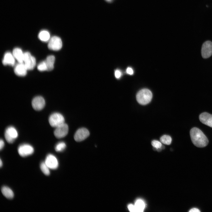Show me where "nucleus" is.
<instances>
[{
	"label": "nucleus",
	"instance_id": "1",
	"mask_svg": "<svg viewBox=\"0 0 212 212\" xmlns=\"http://www.w3.org/2000/svg\"><path fill=\"white\" fill-rule=\"evenodd\" d=\"M190 135L193 143L197 147L203 148L206 146L208 143L207 137L198 128H192L190 131Z\"/></svg>",
	"mask_w": 212,
	"mask_h": 212
},
{
	"label": "nucleus",
	"instance_id": "2",
	"mask_svg": "<svg viewBox=\"0 0 212 212\" xmlns=\"http://www.w3.org/2000/svg\"><path fill=\"white\" fill-rule=\"evenodd\" d=\"M153 95L151 91L147 89L140 90L136 95L138 102L142 105H145L149 103L151 100Z\"/></svg>",
	"mask_w": 212,
	"mask_h": 212
},
{
	"label": "nucleus",
	"instance_id": "3",
	"mask_svg": "<svg viewBox=\"0 0 212 212\" xmlns=\"http://www.w3.org/2000/svg\"><path fill=\"white\" fill-rule=\"evenodd\" d=\"M64 118L60 113L54 112L52 114L49 118V122L50 125L56 127L64 123Z\"/></svg>",
	"mask_w": 212,
	"mask_h": 212
},
{
	"label": "nucleus",
	"instance_id": "4",
	"mask_svg": "<svg viewBox=\"0 0 212 212\" xmlns=\"http://www.w3.org/2000/svg\"><path fill=\"white\" fill-rule=\"evenodd\" d=\"M4 136L6 141L9 143H12L18 137V133L14 127L10 126L6 129Z\"/></svg>",
	"mask_w": 212,
	"mask_h": 212
},
{
	"label": "nucleus",
	"instance_id": "5",
	"mask_svg": "<svg viewBox=\"0 0 212 212\" xmlns=\"http://www.w3.org/2000/svg\"><path fill=\"white\" fill-rule=\"evenodd\" d=\"M23 62L27 70L33 69L36 64L35 58L28 52L24 53Z\"/></svg>",
	"mask_w": 212,
	"mask_h": 212
},
{
	"label": "nucleus",
	"instance_id": "6",
	"mask_svg": "<svg viewBox=\"0 0 212 212\" xmlns=\"http://www.w3.org/2000/svg\"><path fill=\"white\" fill-rule=\"evenodd\" d=\"M18 151L21 156L25 157L32 154L34 152V149L29 144H23L19 146Z\"/></svg>",
	"mask_w": 212,
	"mask_h": 212
},
{
	"label": "nucleus",
	"instance_id": "7",
	"mask_svg": "<svg viewBox=\"0 0 212 212\" xmlns=\"http://www.w3.org/2000/svg\"><path fill=\"white\" fill-rule=\"evenodd\" d=\"M62 46V41L59 37L54 36L49 39L48 45V47L49 49L57 51L60 49Z\"/></svg>",
	"mask_w": 212,
	"mask_h": 212
},
{
	"label": "nucleus",
	"instance_id": "8",
	"mask_svg": "<svg viewBox=\"0 0 212 212\" xmlns=\"http://www.w3.org/2000/svg\"><path fill=\"white\" fill-rule=\"evenodd\" d=\"M54 134L55 137L60 138L65 137L68 134V127L65 123L55 128Z\"/></svg>",
	"mask_w": 212,
	"mask_h": 212
},
{
	"label": "nucleus",
	"instance_id": "9",
	"mask_svg": "<svg viewBox=\"0 0 212 212\" xmlns=\"http://www.w3.org/2000/svg\"><path fill=\"white\" fill-rule=\"evenodd\" d=\"M201 53L202 57L204 58L210 57L212 54V42L210 41H206L202 45Z\"/></svg>",
	"mask_w": 212,
	"mask_h": 212
},
{
	"label": "nucleus",
	"instance_id": "10",
	"mask_svg": "<svg viewBox=\"0 0 212 212\" xmlns=\"http://www.w3.org/2000/svg\"><path fill=\"white\" fill-rule=\"evenodd\" d=\"M45 101L44 98L40 96L34 97L32 100V105L35 110L39 111L42 110L45 105Z\"/></svg>",
	"mask_w": 212,
	"mask_h": 212
},
{
	"label": "nucleus",
	"instance_id": "11",
	"mask_svg": "<svg viewBox=\"0 0 212 212\" xmlns=\"http://www.w3.org/2000/svg\"><path fill=\"white\" fill-rule=\"evenodd\" d=\"M44 162L50 169H55L58 166V162L57 158L52 154H49L47 155Z\"/></svg>",
	"mask_w": 212,
	"mask_h": 212
},
{
	"label": "nucleus",
	"instance_id": "12",
	"mask_svg": "<svg viewBox=\"0 0 212 212\" xmlns=\"http://www.w3.org/2000/svg\"><path fill=\"white\" fill-rule=\"evenodd\" d=\"M89 135V131L86 128H80L75 132L74 136V139L76 141H81L86 138Z\"/></svg>",
	"mask_w": 212,
	"mask_h": 212
},
{
	"label": "nucleus",
	"instance_id": "13",
	"mask_svg": "<svg viewBox=\"0 0 212 212\" xmlns=\"http://www.w3.org/2000/svg\"><path fill=\"white\" fill-rule=\"evenodd\" d=\"M199 119L202 123L212 127V115L207 112H203L200 115Z\"/></svg>",
	"mask_w": 212,
	"mask_h": 212
},
{
	"label": "nucleus",
	"instance_id": "14",
	"mask_svg": "<svg viewBox=\"0 0 212 212\" xmlns=\"http://www.w3.org/2000/svg\"><path fill=\"white\" fill-rule=\"evenodd\" d=\"M27 70L23 62H19L15 67L14 72L15 74L18 76H24L26 74Z\"/></svg>",
	"mask_w": 212,
	"mask_h": 212
},
{
	"label": "nucleus",
	"instance_id": "15",
	"mask_svg": "<svg viewBox=\"0 0 212 212\" xmlns=\"http://www.w3.org/2000/svg\"><path fill=\"white\" fill-rule=\"evenodd\" d=\"M15 59L13 54L9 52H7L4 55L2 62L4 65H9L13 66L15 64Z\"/></svg>",
	"mask_w": 212,
	"mask_h": 212
},
{
	"label": "nucleus",
	"instance_id": "16",
	"mask_svg": "<svg viewBox=\"0 0 212 212\" xmlns=\"http://www.w3.org/2000/svg\"><path fill=\"white\" fill-rule=\"evenodd\" d=\"M24 54L21 49L19 48H15L12 52V54L15 58L19 63L23 62Z\"/></svg>",
	"mask_w": 212,
	"mask_h": 212
},
{
	"label": "nucleus",
	"instance_id": "17",
	"mask_svg": "<svg viewBox=\"0 0 212 212\" xmlns=\"http://www.w3.org/2000/svg\"><path fill=\"white\" fill-rule=\"evenodd\" d=\"M55 60V57L53 55H49L44 60L47 67V70L51 71L53 69Z\"/></svg>",
	"mask_w": 212,
	"mask_h": 212
},
{
	"label": "nucleus",
	"instance_id": "18",
	"mask_svg": "<svg viewBox=\"0 0 212 212\" xmlns=\"http://www.w3.org/2000/svg\"><path fill=\"white\" fill-rule=\"evenodd\" d=\"M1 190L2 194L6 198L11 199L14 197V193L9 187L4 186L1 188Z\"/></svg>",
	"mask_w": 212,
	"mask_h": 212
},
{
	"label": "nucleus",
	"instance_id": "19",
	"mask_svg": "<svg viewBox=\"0 0 212 212\" xmlns=\"http://www.w3.org/2000/svg\"><path fill=\"white\" fill-rule=\"evenodd\" d=\"M38 38L42 41L46 42L50 39L49 32L47 30H43L40 31L38 34Z\"/></svg>",
	"mask_w": 212,
	"mask_h": 212
},
{
	"label": "nucleus",
	"instance_id": "20",
	"mask_svg": "<svg viewBox=\"0 0 212 212\" xmlns=\"http://www.w3.org/2000/svg\"><path fill=\"white\" fill-rule=\"evenodd\" d=\"M135 206L136 212H142L143 211L145 207V204L143 201L138 199L136 201Z\"/></svg>",
	"mask_w": 212,
	"mask_h": 212
},
{
	"label": "nucleus",
	"instance_id": "21",
	"mask_svg": "<svg viewBox=\"0 0 212 212\" xmlns=\"http://www.w3.org/2000/svg\"><path fill=\"white\" fill-rule=\"evenodd\" d=\"M40 168L42 172L46 175H48L50 174V169L45 162H42L40 165Z\"/></svg>",
	"mask_w": 212,
	"mask_h": 212
},
{
	"label": "nucleus",
	"instance_id": "22",
	"mask_svg": "<svg viewBox=\"0 0 212 212\" xmlns=\"http://www.w3.org/2000/svg\"><path fill=\"white\" fill-rule=\"evenodd\" d=\"M160 141L163 143L167 145H170L172 141V138L169 135H164L162 136L160 139Z\"/></svg>",
	"mask_w": 212,
	"mask_h": 212
},
{
	"label": "nucleus",
	"instance_id": "23",
	"mask_svg": "<svg viewBox=\"0 0 212 212\" xmlns=\"http://www.w3.org/2000/svg\"><path fill=\"white\" fill-rule=\"evenodd\" d=\"M66 147L65 143L63 142L58 143L55 145V149L57 152H61L63 151Z\"/></svg>",
	"mask_w": 212,
	"mask_h": 212
},
{
	"label": "nucleus",
	"instance_id": "24",
	"mask_svg": "<svg viewBox=\"0 0 212 212\" xmlns=\"http://www.w3.org/2000/svg\"><path fill=\"white\" fill-rule=\"evenodd\" d=\"M37 69L40 71L47 70V68L44 61L41 62L37 66Z\"/></svg>",
	"mask_w": 212,
	"mask_h": 212
},
{
	"label": "nucleus",
	"instance_id": "25",
	"mask_svg": "<svg viewBox=\"0 0 212 212\" xmlns=\"http://www.w3.org/2000/svg\"><path fill=\"white\" fill-rule=\"evenodd\" d=\"M152 145L155 148L157 149L161 148L162 145L161 143L156 140H153L151 142Z\"/></svg>",
	"mask_w": 212,
	"mask_h": 212
},
{
	"label": "nucleus",
	"instance_id": "26",
	"mask_svg": "<svg viewBox=\"0 0 212 212\" xmlns=\"http://www.w3.org/2000/svg\"><path fill=\"white\" fill-rule=\"evenodd\" d=\"M129 211L131 212H136V209L135 205L132 204H129L127 206Z\"/></svg>",
	"mask_w": 212,
	"mask_h": 212
},
{
	"label": "nucleus",
	"instance_id": "27",
	"mask_svg": "<svg viewBox=\"0 0 212 212\" xmlns=\"http://www.w3.org/2000/svg\"><path fill=\"white\" fill-rule=\"evenodd\" d=\"M121 75V73L120 71L119 70H116L115 72V76L117 78H119Z\"/></svg>",
	"mask_w": 212,
	"mask_h": 212
},
{
	"label": "nucleus",
	"instance_id": "28",
	"mask_svg": "<svg viewBox=\"0 0 212 212\" xmlns=\"http://www.w3.org/2000/svg\"><path fill=\"white\" fill-rule=\"evenodd\" d=\"M127 73L130 75L133 74V71L132 69L130 67H128L126 69Z\"/></svg>",
	"mask_w": 212,
	"mask_h": 212
},
{
	"label": "nucleus",
	"instance_id": "29",
	"mask_svg": "<svg viewBox=\"0 0 212 212\" xmlns=\"http://www.w3.org/2000/svg\"><path fill=\"white\" fill-rule=\"evenodd\" d=\"M4 145V141L2 139H1L0 141V149L1 150Z\"/></svg>",
	"mask_w": 212,
	"mask_h": 212
},
{
	"label": "nucleus",
	"instance_id": "30",
	"mask_svg": "<svg viewBox=\"0 0 212 212\" xmlns=\"http://www.w3.org/2000/svg\"><path fill=\"white\" fill-rule=\"evenodd\" d=\"M189 211V212H199L200 211L197 208H193L191 209Z\"/></svg>",
	"mask_w": 212,
	"mask_h": 212
},
{
	"label": "nucleus",
	"instance_id": "31",
	"mask_svg": "<svg viewBox=\"0 0 212 212\" xmlns=\"http://www.w3.org/2000/svg\"><path fill=\"white\" fill-rule=\"evenodd\" d=\"M2 165H3L2 162V161H1V159H0V167H2Z\"/></svg>",
	"mask_w": 212,
	"mask_h": 212
},
{
	"label": "nucleus",
	"instance_id": "32",
	"mask_svg": "<svg viewBox=\"0 0 212 212\" xmlns=\"http://www.w3.org/2000/svg\"><path fill=\"white\" fill-rule=\"evenodd\" d=\"M108 1H110L111 0H106Z\"/></svg>",
	"mask_w": 212,
	"mask_h": 212
}]
</instances>
